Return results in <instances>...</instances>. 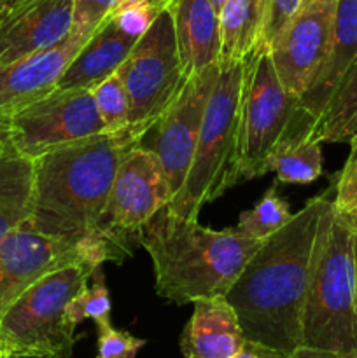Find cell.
I'll return each instance as SVG.
<instances>
[{"mask_svg":"<svg viewBox=\"0 0 357 358\" xmlns=\"http://www.w3.org/2000/svg\"><path fill=\"white\" fill-rule=\"evenodd\" d=\"M332 191L312 198L254 252L231 289L247 341L290 353L303 346V311L324 234L335 215Z\"/></svg>","mask_w":357,"mask_h":358,"instance_id":"6da1fadb","label":"cell"},{"mask_svg":"<svg viewBox=\"0 0 357 358\" xmlns=\"http://www.w3.org/2000/svg\"><path fill=\"white\" fill-rule=\"evenodd\" d=\"M146 129L128 124L121 131L98 133L34 159L31 229L72 245H105L100 226L122 157L139 145Z\"/></svg>","mask_w":357,"mask_h":358,"instance_id":"7a4b0ae2","label":"cell"},{"mask_svg":"<svg viewBox=\"0 0 357 358\" xmlns=\"http://www.w3.org/2000/svg\"><path fill=\"white\" fill-rule=\"evenodd\" d=\"M154 268V287L163 299L184 306L226 296L262 240L231 229L214 231L198 219L160 210L139 233Z\"/></svg>","mask_w":357,"mask_h":358,"instance_id":"3957f363","label":"cell"},{"mask_svg":"<svg viewBox=\"0 0 357 358\" xmlns=\"http://www.w3.org/2000/svg\"><path fill=\"white\" fill-rule=\"evenodd\" d=\"M244 84L245 62L219 66L188 177L170 205L164 206L172 215L198 219L206 203L240 182Z\"/></svg>","mask_w":357,"mask_h":358,"instance_id":"277c9868","label":"cell"},{"mask_svg":"<svg viewBox=\"0 0 357 358\" xmlns=\"http://www.w3.org/2000/svg\"><path fill=\"white\" fill-rule=\"evenodd\" d=\"M315 124L317 119L300 98L280 84L268 48L245 62L240 180L270 173L272 157L289 143L314 135Z\"/></svg>","mask_w":357,"mask_h":358,"instance_id":"5b68a950","label":"cell"},{"mask_svg":"<svg viewBox=\"0 0 357 358\" xmlns=\"http://www.w3.org/2000/svg\"><path fill=\"white\" fill-rule=\"evenodd\" d=\"M303 346L357 355L354 234L336 210L318 248L308 287Z\"/></svg>","mask_w":357,"mask_h":358,"instance_id":"8992f818","label":"cell"},{"mask_svg":"<svg viewBox=\"0 0 357 358\" xmlns=\"http://www.w3.org/2000/svg\"><path fill=\"white\" fill-rule=\"evenodd\" d=\"M91 264H70L35 282L0 320V343L10 358H69L76 345V325L66 304L88 285Z\"/></svg>","mask_w":357,"mask_h":358,"instance_id":"52a82bcc","label":"cell"},{"mask_svg":"<svg viewBox=\"0 0 357 358\" xmlns=\"http://www.w3.org/2000/svg\"><path fill=\"white\" fill-rule=\"evenodd\" d=\"M118 73L128 94L130 124L147 131L178 100L189 80L178 56L170 7L139 38Z\"/></svg>","mask_w":357,"mask_h":358,"instance_id":"ba28073f","label":"cell"},{"mask_svg":"<svg viewBox=\"0 0 357 358\" xmlns=\"http://www.w3.org/2000/svg\"><path fill=\"white\" fill-rule=\"evenodd\" d=\"M4 129L9 145L30 159L105 131L90 90H55L10 115Z\"/></svg>","mask_w":357,"mask_h":358,"instance_id":"9c48e42d","label":"cell"},{"mask_svg":"<svg viewBox=\"0 0 357 358\" xmlns=\"http://www.w3.org/2000/svg\"><path fill=\"white\" fill-rule=\"evenodd\" d=\"M174 199L163 164L153 150L135 145L122 157L108 196L100 233L125 259L130 236H139L142 227Z\"/></svg>","mask_w":357,"mask_h":358,"instance_id":"30bf717a","label":"cell"},{"mask_svg":"<svg viewBox=\"0 0 357 358\" xmlns=\"http://www.w3.org/2000/svg\"><path fill=\"white\" fill-rule=\"evenodd\" d=\"M105 261H115L105 245L66 243L37 233L27 222L0 245V320L48 273L70 264L100 268Z\"/></svg>","mask_w":357,"mask_h":358,"instance_id":"8fae6325","label":"cell"},{"mask_svg":"<svg viewBox=\"0 0 357 358\" xmlns=\"http://www.w3.org/2000/svg\"><path fill=\"white\" fill-rule=\"evenodd\" d=\"M338 0H303L270 44L273 69L287 93L301 98L329 55Z\"/></svg>","mask_w":357,"mask_h":358,"instance_id":"7c38bea8","label":"cell"},{"mask_svg":"<svg viewBox=\"0 0 357 358\" xmlns=\"http://www.w3.org/2000/svg\"><path fill=\"white\" fill-rule=\"evenodd\" d=\"M217 73L219 66H212L198 76L189 77L178 100L164 112L160 121L154 122L144 133L139 142L140 147L153 150L161 161L174 198L184 185L191 168L203 114L216 84Z\"/></svg>","mask_w":357,"mask_h":358,"instance_id":"4fadbf2b","label":"cell"},{"mask_svg":"<svg viewBox=\"0 0 357 358\" xmlns=\"http://www.w3.org/2000/svg\"><path fill=\"white\" fill-rule=\"evenodd\" d=\"M91 35H69L63 42L0 66V128L7 119L56 90L59 77Z\"/></svg>","mask_w":357,"mask_h":358,"instance_id":"5bb4252c","label":"cell"},{"mask_svg":"<svg viewBox=\"0 0 357 358\" xmlns=\"http://www.w3.org/2000/svg\"><path fill=\"white\" fill-rule=\"evenodd\" d=\"M74 0H35L0 20V66L65 41L72 30Z\"/></svg>","mask_w":357,"mask_h":358,"instance_id":"9a60e30c","label":"cell"},{"mask_svg":"<svg viewBox=\"0 0 357 358\" xmlns=\"http://www.w3.org/2000/svg\"><path fill=\"white\" fill-rule=\"evenodd\" d=\"M191 320L181 336L184 358H233L247 343L233 306L226 297H205L192 303Z\"/></svg>","mask_w":357,"mask_h":358,"instance_id":"2e32d148","label":"cell"},{"mask_svg":"<svg viewBox=\"0 0 357 358\" xmlns=\"http://www.w3.org/2000/svg\"><path fill=\"white\" fill-rule=\"evenodd\" d=\"M175 42L188 77L219 66L220 27L219 10L210 0H174Z\"/></svg>","mask_w":357,"mask_h":358,"instance_id":"e0dca14e","label":"cell"},{"mask_svg":"<svg viewBox=\"0 0 357 358\" xmlns=\"http://www.w3.org/2000/svg\"><path fill=\"white\" fill-rule=\"evenodd\" d=\"M140 37L130 35L108 16L84 42L65 69L56 90H93L118 72Z\"/></svg>","mask_w":357,"mask_h":358,"instance_id":"ac0fdd59","label":"cell"},{"mask_svg":"<svg viewBox=\"0 0 357 358\" xmlns=\"http://www.w3.org/2000/svg\"><path fill=\"white\" fill-rule=\"evenodd\" d=\"M357 62V0H338L332 42L317 79L301 94L303 107L318 119L340 83Z\"/></svg>","mask_w":357,"mask_h":358,"instance_id":"d6986e66","label":"cell"},{"mask_svg":"<svg viewBox=\"0 0 357 358\" xmlns=\"http://www.w3.org/2000/svg\"><path fill=\"white\" fill-rule=\"evenodd\" d=\"M268 0H224L219 9V66L247 62L265 45Z\"/></svg>","mask_w":357,"mask_h":358,"instance_id":"ffe728a7","label":"cell"},{"mask_svg":"<svg viewBox=\"0 0 357 358\" xmlns=\"http://www.w3.org/2000/svg\"><path fill=\"white\" fill-rule=\"evenodd\" d=\"M34 159L7 147L0 156V245L34 212Z\"/></svg>","mask_w":357,"mask_h":358,"instance_id":"44dd1931","label":"cell"},{"mask_svg":"<svg viewBox=\"0 0 357 358\" xmlns=\"http://www.w3.org/2000/svg\"><path fill=\"white\" fill-rule=\"evenodd\" d=\"M357 133V62L346 72L315 124L318 142H349Z\"/></svg>","mask_w":357,"mask_h":358,"instance_id":"7402d4cb","label":"cell"},{"mask_svg":"<svg viewBox=\"0 0 357 358\" xmlns=\"http://www.w3.org/2000/svg\"><path fill=\"white\" fill-rule=\"evenodd\" d=\"M314 135L280 149L270 161V171H275L282 184H310L322 173V149Z\"/></svg>","mask_w":357,"mask_h":358,"instance_id":"603a6c76","label":"cell"},{"mask_svg":"<svg viewBox=\"0 0 357 358\" xmlns=\"http://www.w3.org/2000/svg\"><path fill=\"white\" fill-rule=\"evenodd\" d=\"M290 217L293 213L289 212V206L276 194V187L273 185L259 199L254 208L241 213L240 220L233 229L252 240H266L273 233L282 229L289 222Z\"/></svg>","mask_w":357,"mask_h":358,"instance_id":"cb8c5ba5","label":"cell"},{"mask_svg":"<svg viewBox=\"0 0 357 358\" xmlns=\"http://www.w3.org/2000/svg\"><path fill=\"white\" fill-rule=\"evenodd\" d=\"M91 278H93V285H84L66 304V317L76 327L88 318L93 320L98 327L111 324V296L105 285L102 266L94 269Z\"/></svg>","mask_w":357,"mask_h":358,"instance_id":"d4e9b609","label":"cell"},{"mask_svg":"<svg viewBox=\"0 0 357 358\" xmlns=\"http://www.w3.org/2000/svg\"><path fill=\"white\" fill-rule=\"evenodd\" d=\"M105 131H121L130 124V101L118 72L108 76L91 90Z\"/></svg>","mask_w":357,"mask_h":358,"instance_id":"484cf974","label":"cell"},{"mask_svg":"<svg viewBox=\"0 0 357 358\" xmlns=\"http://www.w3.org/2000/svg\"><path fill=\"white\" fill-rule=\"evenodd\" d=\"M118 0H74L70 35H91L114 10Z\"/></svg>","mask_w":357,"mask_h":358,"instance_id":"4316f807","label":"cell"},{"mask_svg":"<svg viewBox=\"0 0 357 358\" xmlns=\"http://www.w3.org/2000/svg\"><path fill=\"white\" fill-rule=\"evenodd\" d=\"M142 346H146L144 339L135 338L126 331H118L112 324L98 327L97 358H135Z\"/></svg>","mask_w":357,"mask_h":358,"instance_id":"83f0119b","label":"cell"},{"mask_svg":"<svg viewBox=\"0 0 357 358\" xmlns=\"http://www.w3.org/2000/svg\"><path fill=\"white\" fill-rule=\"evenodd\" d=\"M349 142L350 154L336 182L335 198H332L336 213H346L357 208V133Z\"/></svg>","mask_w":357,"mask_h":358,"instance_id":"f1b7e54d","label":"cell"},{"mask_svg":"<svg viewBox=\"0 0 357 358\" xmlns=\"http://www.w3.org/2000/svg\"><path fill=\"white\" fill-rule=\"evenodd\" d=\"M303 0H268V24H266L265 45L270 49L273 38L300 10Z\"/></svg>","mask_w":357,"mask_h":358,"instance_id":"f546056e","label":"cell"},{"mask_svg":"<svg viewBox=\"0 0 357 358\" xmlns=\"http://www.w3.org/2000/svg\"><path fill=\"white\" fill-rule=\"evenodd\" d=\"M233 358H290V355L279 352V350L268 348V346L258 345V343L247 341L244 345V348Z\"/></svg>","mask_w":357,"mask_h":358,"instance_id":"4dcf8cb0","label":"cell"},{"mask_svg":"<svg viewBox=\"0 0 357 358\" xmlns=\"http://www.w3.org/2000/svg\"><path fill=\"white\" fill-rule=\"evenodd\" d=\"M290 358H357V355H350V353H338V352H328V350L310 348V346H300L290 353Z\"/></svg>","mask_w":357,"mask_h":358,"instance_id":"1f68e13d","label":"cell"},{"mask_svg":"<svg viewBox=\"0 0 357 358\" xmlns=\"http://www.w3.org/2000/svg\"><path fill=\"white\" fill-rule=\"evenodd\" d=\"M338 217L343 220V224L352 231V234L357 236V208L350 210V212L346 213H338Z\"/></svg>","mask_w":357,"mask_h":358,"instance_id":"d6a6232c","label":"cell"},{"mask_svg":"<svg viewBox=\"0 0 357 358\" xmlns=\"http://www.w3.org/2000/svg\"><path fill=\"white\" fill-rule=\"evenodd\" d=\"M31 2H35V0H13V2L9 3V9L10 10H18V9H21V7L28 6V3H31Z\"/></svg>","mask_w":357,"mask_h":358,"instance_id":"836d02e7","label":"cell"},{"mask_svg":"<svg viewBox=\"0 0 357 358\" xmlns=\"http://www.w3.org/2000/svg\"><path fill=\"white\" fill-rule=\"evenodd\" d=\"M136 2H140V0H118V3H115V7H114V10H112V14L118 13V10H121L122 7H128V6H132V3H136Z\"/></svg>","mask_w":357,"mask_h":358,"instance_id":"e575fe53","label":"cell"},{"mask_svg":"<svg viewBox=\"0 0 357 358\" xmlns=\"http://www.w3.org/2000/svg\"><path fill=\"white\" fill-rule=\"evenodd\" d=\"M9 147V142H7V135L4 129H0V156L6 152V149Z\"/></svg>","mask_w":357,"mask_h":358,"instance_id":"d590c367","label":"cell"},{"mask_svg":"<svg viewBox=\"0 0 357 358\" xmlns=\"http://www.w3.org/2000/svg\"><path fill=\"white\" fill-rule=\"evenodd\" d=\"M354 255H356V308H357V236L354 234Z\"/></svg>","mask_w":357,"mask_h":358,"instance_id":"8d00e7d4","label":"cell"},{"mask_svg":"<svg viewBox=\"0 0 357 358\" xmlns=\"http://www.w3.org/2000/svg\"><path fill=\"white\" fill-rule=\"evenodd\" d=\"M0 358H10L9 352H7V350L4 348V345H2V343H0Z\"/></svg>","mask_w":357,"mask_h":358,"instance_id":"74e56055","label":"cell"},{"mask_svg":"<svg viewBox=\"0 0 357 358\" xmlns=\"http://www.w3.org/2000/svg\"><path fill=\"white\" fill-rule=\"evenodd\" d=\"M210 2L214 3V7H216L217 10L220 9V7H223V3H224V0H210Z\"/></svg>","mask_w":357,"mask_h":358,"instance_id":"f35d334b","label":"cell"},{"mask_svg":"<svg viewBox=\"0 0 357 358\" xmlns=\"http://www.w3.org/2000/svg\"><path fill=\"white\" fill-rule=\"evenodd\" d=\"M7 6H9V3H2V2H0V20H2V16H4V13H6V9H7Z\"/></svg>","mask_w":357,"mask_h":358,"instance_id":"ab89813d","label":"cell"}]
</instances>
